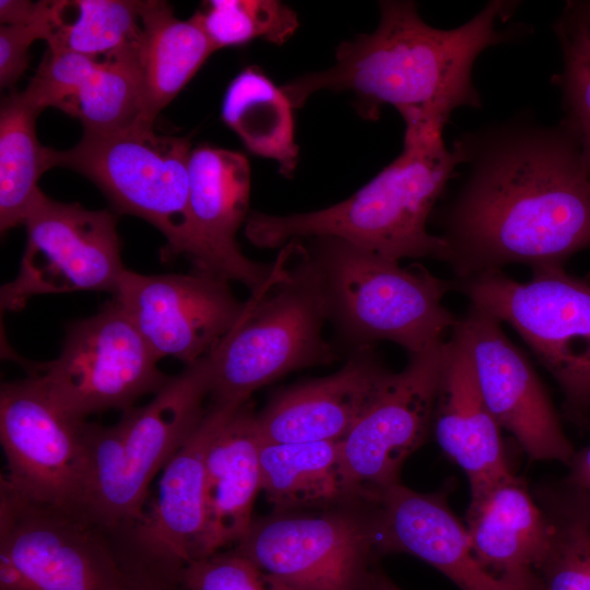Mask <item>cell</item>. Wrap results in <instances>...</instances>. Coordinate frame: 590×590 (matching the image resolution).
<instances>
[{
	"instance_id": "obj_20",
	"label": "cell",
	"mask_w": 590,
	"mask_h": 590,
	"mask_svg": "<svg viewBox=\"0 0 590 590\" xmlns=\"http://www.w3.org/2000/svg\"><path fill=\"white\" fill-rule=\"evenodd\" d=\"M22 94L39 110L55 107L79 119L85 133L146 123L138 51L98 59L47 49Z\"/></svg>"
},
{
	"instance_id": "obj_19",
	"label": "cell",
	"mask_w": 590,
	"mask_h": 590,
	"mask_svg": "<svg viewBox=\"0 0 590 590\" xmlns=\"http://www.w3.org/2000/svg\"><path fill=\"white\" fill-rule=\"evenodd\" d=\"M392 374L371 345L357 347L334 374L275 393L257 413L261 442L341 441Z\"/></svg>"
},
{
	"instance_id": "obj_14",
	"label": "cell",
	"mask_w": 590,
	"mask_h": 590,
	"mask_svg": "<svg viewBox=\"0 0 590 590\" xmlns=\"http://www.w3.org/2000/svg\"><path fill=\"white\" fill-rule=\"evenodd\" d=\"M239 406L209 403L196 430L162 470L153 505L110 536L127 574L179 582L186 565L202 557L208 448Z\"/></svg>"
},
{
	"instance_id": "obj_32",
	"label": "cell",
	"mask_w": 590,
	"mask_h": 590,
	"mask_svg": "<svg viewBox=\"0 0 590 590\" xmlns=\"http://www.w3.org/2000/svg\"><path fill=\"white\" fill-rule=\"evenodd\" d=\"M563 70L554 76L562 92L565 117L562 125L571 133L590 174V52L560 44Z\"/></svg>"
},
{
	"instance_id": "obj_11",
	"label": "cell",
	"mask_w": 590,
	"mask_h": 590,
	"mask_svg": "<svg viewBox=\"0 0 590 590\" xmlns=\"http://www.w3.org/2000/svg\"><path fill=\"white\" fill-rule=\"evenodd\" d=\"M23 225L26 245L16 276L0 290L1 310L19 311L34 296L76 291L115 295L126 269L117 219L42 194Z\"/></svg>"
},
{
	"instance_id": "obj_1",
	"label": "cell",
	"mask_w": 590,
	"mask_h": 590,
	"mask_svg": "<svg viewBox=\"0 0 590 590\" xmlns=\"http://www.w3.org/2000/svg\"><path fill=\"white\" fill-rule=\"evenodd\" d=\"M465 177L440 213L455 280L564 267L590 249V174L571 133L523 114L460 134Z\"/></svg>"
},
{
	"instance_id": "obj_29",
	"label": "cell",
	"mask_w": 590,
	"mask_h": 590,
	"mask_svg": "<svg viewBox=\"0 0 590 590\" xmlns=\"http://www.w3.org/2000/svg\"><path fill=\"white\" fill-rule=\"evenodd\" d=\"M42 110L12 92L0 110V229L23 225L43 194L40 176L51 167V150L37 139L35 122Z\"/></svg>"
},
{
	"instance_id": "obj_13",
	"label": "cell",
	"mask_w": 590,
	"mask_h": 590,
	"mask_svg": "<svg viewBox=\"0 0 590 590\" xmlns=\"http://www.w3.org/2000/svg\"><path fill=\"white\" fill-rule=\"evenodd\" d=\"M85 421L63 413L33 377L0 389L4 484L21 498L83 514L87 482Z\"/></svg>"
},
{
	"instance_id": "obj_30",
	"label": "cell",
	"mask_w": 590,
	"mask_h": 590,
	"mask_svg": "<svg viewBox=\"0 0 590 590\" xmlns=\"http://www.w3.org/2000/svg\"><path fill=\"white\" fill-rule=\"evenodd\" d=\"M143 1H50L51 51L108 58L138 51L142 39Z\"/></svg>"
},
{
	"instance_id": "obj_3",
	"label": "cell",
	"mask_w": 590,
	"mask_h": 590,
	"mask_svg": "<svg viewBox=\"0 0 590 590\" xmlns=\"http://www.w3.org/2000/svg\"><path fill=\"white\" fill-rule=\"evenodd\" d=\"M460 160L442 134L404 141L387 167L347 199L314 212L248 215L245 235L261 248L293 240L334 237L380 258L445 261L448 246L427 222Z\"/></svg>"
},
{
	"instance_id": "obj_39",
	"label": "cell",
	"mask_w": 590,
	"mask_h": 590,
	"mask_svg": "<svg viewBox=\"0 0 590 590\" xmlns=\"http://www.w3.org/2000/svg\"><path fill=\"white\" fill-rule=\"evenodd\" d=\"M370 590H402L380 568H376Z\"/></svg>"
},
{
	"instance_id": "obj_35",
	"label": "cell",
	"mask_w": 590,
	"mask_h": 590,
	"mask_svg": "<svg viewBox=\"0 0 590 590\" xmlns=\"http://www.w3.org/2000/svg\"><path fill=\"white\" fill-rule=\"evenodd\" d=\"M554 30L560 44L590 52V1H568Z\"/></svg>"
},
{
	"instance_id": "obj_4",
	"label": "cell",
	"mask_w": 590,
	"mask_h": 590,
	"mask_svg": "<svg viewBox=\"0 0 590 590\" xmlns=\"http://www.w3.org/2000/svg\"><path fill=\"white\" fill-rule=\"evenodd\" d=\"M279 259L272 280L251 294L236 324L208 353L210 403L241 405L273 380L338 357L323 337L327 303L306 247L290 241Z\"/></svg>"
},
{
	"instance_id": "obj_18",
	"label": "cell",
	"mask_w": 590,
	"mask_h": 590,
	"mask_svg": "<svg viewBox=\"0 0 590 590\" xmlns=\"http://www.w3.org/2000/svg\"><path fill=\"white\" fill-rule=\"evenodd\" d=\"M250 166L245 155L208 144L189 160L190 260L196 271L240 282L251 294L274 276L279 259L263 264L240 251L236 234L248 217Z\"/></svg>"
},
{
	"instance_id": "obj_37",
	"label": "cell",
	"mask_w": 590,
	"mask_h": 590,
	"mask_svg": "<svg viewBox=\"0 0 590 590\" xmlns=\"http://www.w3.org/2000/svg\"><path fill=\"white\" fill-rule=\"evenodd\" d=\"M568 469L566 477L590 495V445L575 451Z\"/></svg>"
},
{
	"instance_id": "obj_36",
	"label": "cell",
	"mask_w": 590,
	"mask_h": 590,
	"mask_svg": "<svg viewBox=\"0 0 590 590\" xmlns=\"http://www.w3.org/2000/svg\"><path fill=\"white\" fill-rule=\"evenodd\" d=\"M38 9V2L27 0H1V25H16L31 21Z\"/></svg>"
},
{
	"instance_id": "obj_12",
	"label": "cell",
	"mask_w": 590,
	"mask_h": 590,
	"mask_svg": "<svg viewBox=\"0 0 590 590\" xmlns=\"http://www.w3.org/2000/svg\"><path fill=\"white\" fill-rule=\"evenodd\" d=\"M0 556L23 590H128L110 534L84 514L25 500L0 483Z\"/></svg>"
},
{
	"instance_id": "obj_24",
	"label": "cell",
	"mask_w": 590,
	"mask_h": 590,
	"mask_svg": "<svg viewBox=\"0 0 590 590\" xmlns=\"http://www.w3.org/2000/svg\"><path fill=\"white\" fill-rule=\"evenodd\" d=\"M260 445L257 413L250 401L240 405L211 439L205 461L202 557L237 544L248 531L261 491Z\"/></svg>"
},
{
	"instance_id": "obj_25",
	"label": "cell",
	"mask_w": 590,
	"mask_h": 590,
	"mask_svg": "<svg viewBox=\"0 0 590 590\" xmlns=\"http://www.w3.org/2000/svg\"><path fill=\"white\" fill-rule=\"evenodd\" d=\"M142 39L138 50L143 119L153 125L164 109L212 55L213 48L198 14L177 19L168 3L143 1Z\"/></svg>"
},
{
	"instance_id": "obj_22",
	"label": "cell",
	"mask_w": 590,
	"mask_h": 590,
	"mask_svg": "<svg viewBox=\"0 0 590 590\" xmlns=\"http://www.w3.org/2000/svg\"><path fill=\"white\" fill-rule=\"evenodd\" d=\"M432 427L442 452L467 475L471 494L515 475L502 427L480 392L472 359L453 330L446 340Z\"/></svg>"
},
{
	"instance_id": "obj_8",
	"label": "cell",
	"mask_w": 590,
	"mask_h": 590,
	"mask_svg": "<svg viewBox=\"0 0 590 590\" xmlns=\"http://www.w3.org/2000/svg\"><path fill=\"white\" fill-rule=\"evenodd\" d=\"M377 542L374 503L358 499L256 518L235 551L270 590H370Z\"/></svg>"
},
{
	"instance_id": "obj_5",
	"label": "cell",
	"mask_w": 590,
	"mask_h": 590,
	"mask_svg": "<svg viewBox=\"0 0 590 590\" xmlns=\"http://www.w3.org/2000/svg\"><path fill=\"white\" fill-rule=\"evenodd\" d=\"M208 354L168 381L143 406L111 426L85 423L87 482L83 514L115 535L144 514L149 487L201 422L210 392Z\"/></svg>"
},
{
	"instance_id": "obj_27",
	"label": "cell",
	"mask_w": 590,
	"mask_h": 590,
	"mask_svg": "<svg viewBox=\"0 0 590 590\" xmlns=\"http://www.w3.org/2000/svg\"><path fill=\"white\" fill-rule=\"evenodd\" d=\"M294 107L258 67H247L229 83L222 103L223 121L256 155L279 164L292 177L297 166Z\"/></svg>"
},
{
	"instance_id": "obj_34",
	"label": "cell",
	"mask_w": 590,
	"mask_h": 590,
	"mask_svg": "<svg viewBox=\"0 0 590 590\" xmlns=\"http://www.w3.org/2000/svg\"><path fill=\"white\" fill-rule=\"evenodd\" d=\"M50 32V1H38L35 16L22 24L0 27V85L13 87L28 66V50L37 39L47 40Z\"/></svg>"
},
{
	"instance_id": "obj_17",
	"label": "cell",
	"mask_w": 590,
	"mask_h": 590,
	"mask_svg": "<svg viewBox=\"0 0 590 590\" xmlns=\"http://www.w3.org/2000/svg\"><path fill=\"white\" fill-rule=\"evenodd\" d=\"M114 298L157 361L173 357L186 365L208 354L246 306L228 281L196 270L148 275L125 269Z\"/></svg>"
},
{
	"instance_id": "obj_28",
	"label": "cell",
	"mask_w": 590,
	"mask_h": 590,
	"mask_svg": "<svg viewBox=\"0 0 590 590\" xmlns=\"http://www.w3.org/2000/svg\"><path fill=\"white\" fill-rule=\"evenodd\" d=\"M532 494L548 526L535 590H590V495L567 477L540 483Z\"/></svg>"
},
{
	"instance_id": "obj_38",
	"label": "cell",
	"mask_w": 590,
	"mask_h": 590,
	"mask_svg": "<svg viewBox=\"0 0 590 590\" xmlns=\"http://www.w3.org/2000/svg\"><path fill=\"white\" fill-rule=\"evenodd\" d=\"M128 590H186L180 582H173L156 577L128 575Z\"/></svg>"
},
{
	"instance_id": "obj_6",
	"label": "cell",
	"mask_w": 590,
	"mask_h": 590,
	"mask_svg": "<svg viewBox=\"0 0 590 590\" xmlns=\"http://www.w3.org/2000/svg\"><path fill=\"white\" fill-rule=\"evenodd\" d=\"M306 247L323 290L329 321L361 346L390 341L409 354L446 341L458 317L442 299L455 291L418 262L402 267L334 237L311 238Z\"/></svg>"
},
{
	"instance_id": "obj_9",
	"label": "cell",
	"mask_w": 590,
	"mask_h": 590,
	"mask_svg": "<svg viewBox=\"0 0 590 590\" xmlns=\"http://www.w3.org/2000/svg\"><path fill=\"white\" fill-rule=\"evenodd\" d=\"M186 137L162 135L153 125L83 133L67 151L51 150V167L73 169L93 181L117 211L156 227L165 237L164 259H190L189 160Z\"/></svg>"
},
{
	"instance_id": "obj_2",
	"label": "cell",
	"mask_w": 590,
	"mask_h": 590,
	"mask_svg": "<svg viewBox=\"0 0 590 590\" xmlns=\"http://www.w3.org/2000/svg\"><path fill=\"white\" fill-rule=\"evenodd\" d=\"M519 3L492 0L467 23L441 30L428 25L413 1H381L373 33L341 43L329 69L281 87L294 109L318 91H350L365 119H377L384 105L394 107L405 122L404 141L442 134L453 110L482 107L472 80L477 57L526 33L497 28Z\"/></svg>"
},
{
	"instance_id": "obj_23",
	"label": "cell",
	"mask_w": 590,
	"mask_h": 590,
	"mask_svg": "<svg viewBox=\"0 0 590 590\" xmlns=\"http://www.w3.org/2000/svg\"><path fill=\"white\" fill-rule=\"evenodd\" d=\"M465 528L481 566L510 590H535L548 542L546 518L516 474L471 494Z\"/></svg>"
},
{
	"instance_id": "obj_21",
	"label": "cell",
	"mask_w": 590,
	"mask_h": 590,
	"mask_svg": "<svg viewBox=\"0 0 590 590\" xmlns=\"http://www.w3.org/2000/svg\"><path fill=\"white\" fill-rule=\"evenodd\" d=\"M380 556L412 555L460 590H510L477 562L467 532L444 492L420 493L400 482L373 499Z\"/></svg>"
},
{
	"instance_id": "obj_16",
	"label": "cell",
	"mask_w": 590,
	"mask_h": 590,
	"mask_svg": "<svg viewBox=\"0 0 590 590\" xmlns=\"http://www.w3.org/2000/svg\"><path fill=\"white\" fill-rule=\"evenodd\" d=\"M452 330L469 352L480 392L502 429L530 460L568 465L576 450L536 370L502 322L470 305Z\"/></svg>"
},
{
	"instance_id": "obj_33",
	"label": "cell",
	"mask_w": 590,
	"mask_h": 590,
	"mask_svg": "<svg viewBox=\"0 0 590 590\" xmlns=\"http://www.w3.org/2000/svg\"><path fill=\"white\" fill-rule=\"evenodd\" d=\"M179 582L186 590H270L261 571L235 550L190 562Z\"/></svg>"
},
{
	"instance_id": "obj_31",
	"label": "cell",
	"mask_w": 590,
	"mask_h": 590,
	"mask_svg": "<svg viewBox=\"0 0 590 590\" xmlns=\"http://www.w3.org/2000/svg\"><path fill=\"white\" fill-rule=\"evenodd\" d=\"M197 14L215 50L257 38L282 45L298 27L296 13L275 0H212Z\"/></svg>"
},
{
	"instance_id": "obj_7",
	"label": "cell",
	"mask_w": 590,
	"mask_h": 590,
	"mask_svg": "<svg viewBox=\"0 0 590 590\" xmlns=\"http://www.w3.org/2000/svg\"><path fill=\"white\" fill-rule=\"evenodd\" d=\"M453 282L470 305L520 335L558 385L566 417L590 427V281L551 267L524 282L503 271Z\"/></svg>"
},
{
	"instance_id": "obj_15",
	"label": "cell",
	"mask_w": 590,
	"mask_h": 590,
	"mask_svg": "<svg viewBox=\"0 0 590 590\" xmlns=\"http://www.w3.org/2000/svg\"><path fill=\"white\" fill-rule=\"evenodd\" d=\"M446 341L409 354L389 382L340 441L346 491L353 500L371 502L399 483L404 461L425 440L433 422Z\"/></svg>"
},
{
	"instance_id": "obj_26",
	"label": "cell",
	"mask_w": 590,
	"mask_h": 590,
	"mask_svg": "<svg viewBox=\"0 0 590 590\" xmlns=\"http://www.w3.org/2000/svg\"><path fill=\"white\" fill-rule=\"evenodd\" d=\"M261 491L275 511L324 509L351 499L340 441L261 442Z\"/></svg>"
},
{
	"instance_id": "obj_10",
	"label": "cell",
	"mask_w": 590,
	"mask_h": 590,
	"mask_svg": "<svg viewBox=\"0 0 590 590\" xmlns=\"http://www.w3.org/2000/svg\"><path fill=\"white\" fill-rule=\"evenodd\" d=\"M113 298L94 316L72 322L59 356L31 375L52 403L76 421L122 412L155 394L170 378Z\"/></svg>"
}]
</instances>
